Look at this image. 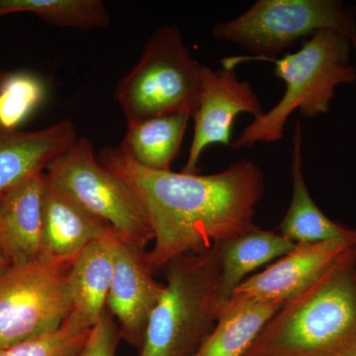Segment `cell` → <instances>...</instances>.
Here are the masks:
<instances>
[{
	"instance_id": "obj_1",
	"label": "cell",
	"mask_w": 356,
	"mask_h": 356,
	"mask_svg": "<svg viewBox=\"0 0 356 356\" xmlns=\"http://www.w3.org/2000/svg\"><path fill=\"white\" fill-rule=\"evenodd\" d=\"M98 159L129 185L146 210L154 243L147 261L154 274L175 257L209 250L254 226L264 177L252 161L200 175L143 168L119 147H105Z\"/></svg>"
},
{
	"instance_id": "obj_2",
	"label": "cell",
	"mask_w": 356,
	"mask_h": 356,
	"mask_svg": "<svg viewBox=\"0 0 356 356\" xmlns=\"http://www.w3.org/2000/svg\"><path fill=\"white\" fill-rule=\"evenodd\" d=\"M356 247L288 300L245 356H355Z\"/></svg>"
},
{
	"instance_id": "obj_3",
	"label": "cell",
	"mask_w": 356,
	"mask_h": 356,
	"mask_svg": "<svg viewBox=\"0 0 356 356\" xmlns=\"http://www.w3.org/2000/svg\"><path fill=\"white\" fill-rule=\"evenodd\" d=\"M161 271L165 289L149 316L139 356H195L220 313V243L175 257Z\"/></svg>"
},
{
	"instance_id": "obj_4",
	"label": "cell",
	"mask_w": 356,
	"mask_h": 356,
	"mask_svg": "<svg viewBox=\"0 0 356 356\" xmlns=\"http://www.w3.org/2000/svg\"><path fill=\"white\" fill-rule=\"evenodd\" d=\"M351 50L350 35L325 29L304 40L296 53L266 60L275 65L274 74L284 81V95L270 111L243 129L232 147L282 139L288 118L296 110L309 118L327 113L337 86L356 81Z\"/></svg>"
},
{
	"instance_id": "obj_5",
	"label": "cell",
	"mask_w": 356,
	"mask_h": 356,
	"mask_svg": "<svg viewBox=\"0 0 356 356\" xmlns=\"http://www.w3.org/2000/svg\"><path fill=\"white\" fill-rule=\"evenodd\" d=\"M203 72L177 26H163L147 41L138 64L119 81L116 99L128 124L178 112L193 117Z\"/></svg>"
},
{
	"instance_id": "obj_6",
	"label": "cell",
	"mask_w": 356,
	"mask_h": 356,
	"mask_svg": "<svg viewBox=\"0 0 356 356\" xmlns=\"http://www.w3.org/2000/svg\"><path fill=\"white\" fill-rule=\"evenodd\" d=\"M350 35L356 29L355 11L339 0H259L242 15L219 23L213 36L233 42L254 56L222 58L224 67L235 69L248 60L277 58L281 51L321 30Z\"/></svg>"
},
{
	"instance_id": "obj_7",
	"label": "cell",
	"mask_w": 356,
	"mask_h": 356,
	"mask_svg": "<svg viewBox=\"0 0 356 356\" xmlns=\"http://www.w3.org/2000/svg\"><path fill=\"white\" fill-rule=\"evenodd\" d=\"M46 170L53 184L106 222L122 242L144 250L153 242V229L140 199L96 158L90 140L77 139Z\"/></svg>"
},
{
	"instance_id": "obj_8",
	"label": "cell",
	"mask_w": 356,
	"mask_h": 356,
	"mask_svg": "<svg viewBox=\"0 0 356 356\" xmlns=\"http://www.w3.org/2000/svg\"><path fill=\"white\" fill-rule=\"evenodd\" d=\"M72 264L42 254L0 274V350L62 327L72 312Z\"/></svg>"
},
{
	"instance_id": "obj_9",
	"label": "cell",
	"mask_w": 356,
	"mask_h": 356,
	"mask_svg": "<svg viewBox=\"0 0 356 356\" xmlns=\"http://www.w3.org/2000/svg\"><path fill=\"white\" fill-rule=\"evenodd\" d=\"M243 112L254 118L264 114L250 83L241 81L235 69L204 67L202 91L193 115V140L182 172L197 173L201 154L211 145L231 146L234 122Z\"/></svg>"
},
{
	"instance_id": "obj_10",
	"label": "cell",
	"mask_w": 356,
	"mask_h": 356,
	"mask_svg": "<svg viewBox=\"0 0 356 356\" xmlns=\"http://www.w3.org/2000/svg\"><path fill=\"white\" fill-rule=\"evenodd\" d=\"M163 289L165 284L154 278L146 250L123 243L116 236L113 278L106 309L119 325L122 339L138 350Z\"/></svg>"
},
{
	"instance_id": "obj_11",
	"label": "cell",
	"mask_w": 356,
	"mask_h": 356,
	"mask_svg": "<svg viewBox=\"0 0 356 356\" xmlns=\"http://www.w3.org/2000/svg\"><path fill=\"white\" fill-rule=\"evenodd\" d=\"M356 241L297 243L261 273L245 278L229 302L278 301L285 303L311 286Z\"/></svg>"
},
{
	"instance_id": "obj_12",
	"label": "cell",
	"mask_w": 356,
	"mask_h": 356,
	"mask_svg": "<svg viewBox=\"0 0 356 356\" xmlns=\"http://www.w3.org/2000/svg\"><path fill=\"white\" fill-rule=\"evenodd\" d=\"M77 139L76 127L70 120L34 132L0 127V197L44 172Z\"/></svg>"
},
{
	"instance_id": "obj_13",
	"label": "cell",
	"mask_w": 356,
	"mask_h": 356,
	"mask_svg": "<svg viewBox=\"0 0 356 356\" xmlns=\"http://www.w3.org/2000/svg\"><path fill=\"white\" fill-rule=\"evenodd\" d=\"M111 229L46 175L42 254L72 262L89 243L103 238Z\"/></svg>"
},
{
	"instance_id": "obj_14",
	"label": "cell",
	"mask_w": 356,
	"mask_h": 356,
	"mask_svg": "<svg viewBox=\"0 0 356 356\" xmlns=\"http://www.w3.org/2000/svg\"><path fill=\"white\" fill-rule=\"evenodd\" d=\"M44 182L38 173L1 196L0 248L10 266L42 255Z\"/></svg>"
},
{
	"instance_id": "obj_15",
	"label": "cell",
	"mask_w": 356,
	"mask_h": 356,
	"mask_svg": "<svg viewBox=\"0 0 356 356\" xmlns=\"http://www.w3.org/2000/svg\"><path fill=\"white\" fill-rule=\"evenodd\" d=\"M116 236L113 229H110L103 238L89 243L70 267L72 314L89 329L97 324L106 311L113 278Z\"/></svg>"
},
{
	"instance_id": "obj_16",
	"label": "cell",
	"mask_w": 356,
	"mask_h": 356,
	"mask_svg": "<svg viewBox=\"0 0 356 356\" xmlns=\"http://www.w3.org/2000/svg\"><path fill=\"white\" fill-rule=\"evenodd\" d=\"M302 142L301 124L297 122L293 142L291 202L278 232L294 243L356 241V229L325 216L309 193L302 170Z\"/></svg>"
},
{
	"instance_id": "obj_17",
	"label": "cell",
	"mask_w": 356,
	"mask_h": 356,
	"mask_svg": "<svg viewBox=\"0 0 356 356\" xmlns=\"http://www.w3.org/2000/svg\"><path fill=\"white\" fill-rule=\"evenodd\" d=\"M294 247L295 243L280 232L264 231L255 226L242 235L220 243V311L231 300L236 288L242 284L248 274L274 259H280Z\"/></svg>"
},
{
	"instance_id": "obj_18",
	"label": "cell",
	"mask_w": 356,
	"mask_h": 356,
	"mask_svg": "<svg viewBox=\"0 0 356 356\" xmlns=\"http://www.w3.org/2000/svg\"><path fill=\"white\" fill-rule=\"evenodd\" d=\"M278 301L228 302L195 356H245L268 321L283 305Z\"/></svg>"
},
{
	"instance_id": "obj_19",
	"label": "cell",
	"mask_w": 356,
	"mask_h": 356,
	"mask_svg": "<svg viewBox=\"0 0 356 356\" xmlns=\"http://www.w3.org/2000/svg\"><path fill=\"white\" fill-rule=\"evenodd\" d=\"M191 117L188 112H178L128 124L127 133L119 147L143 168L170 170Z\"/></svg>"
},
{
	"instance_id": "obj_20",
	"label": "cell",
	"mask_w": 356,
	"mask_h": 356,
	"mask_svg": "<svg viewBox=\"0 0 356 356\" xmlns=\"http://www.w3.org/2000/svg\"><path fill=\"white\" fill-rule=\"evenodd\" d=\"M33 13L51 25L77 29L108 28L109 11L102 0H0V17Z\"/></svg>"
},
{
	"instance_id": "obj_21",
	"label": "cell",
	"mask_w": 356,
	"mask_h": 356,
	"mask_svg": "<svg viewBox=\"0 0 356 356\" xmlns=\"http://www.w3.org/2000/svg\"><path fill=\"white\" fill-rule=\"evenodd\" d=\"M44 91V83L35 74H6L0 83V127L18 129L38 108Z\"/></svg>"
},
{
	"instance_id": "obj_22",
	"label": "cell",
	"mask_w": 356,
	"mask_h": 356,
	"mask_svg": "<svg viewBox=\"0 0 356 356\" xmlns=\"http://www.w3.org/2000/svg\"><path fill=\"white\" fill-rule=\"evenodd\" d=\"M90 331L70 314L57 331L0 350V356H70L83 343Z\"/></svg>"
},
{
	"instance_id": "obj_23",
	"label": "cell",
	"mask_w": 356,
	"mask_h": 356,
	"mask_svg": "<svg viewBox=\"0 0 356 356\" xmlns=\"http://www.w3.org/2000/svg\"><path fill=\"white\" fill-rule=\"evenodd\" d=\"M121 339L119 325L106 309L83 343L70 356H115Z\"/></svg>"
},
{
	"instance_id": "obj_24",
	"label": "cell",
	"mask_w": 356,
	"mask_h": 356,
	"mask_svg": "<svg viewBox=\"0 0 356 356\" xmlns=\"http://www.w3.org/2000/svg\"><path fill=\"white\" fill-rule=\"evenodd\" d=\"M9 266H10V264L7 261L3 252H2L1 248H0V274L6 271Z\"/></svg>"
},
{
	"instance_id": "obj_25",
	"label": "cell",
	"mask_w": 356,
	"mask_h": 356,
	"mask_svg": "<svg viewBox=\"0 0 356 356\" xmlns=\"http://www.w3.org/2000/svg\"><path fill=\"white\" fill-rule=\"evenodd\" d=\"M350 38L351 46H353V50L355 51L356 55V29L353 30V31L350 33Z\"/></svg>"
},
{
	"instance_id": "obj_26",
	"label": "cell",
	"mask_w": 356,
	"mask_h": 356,
	"mask_svg": "<svg viewBox=\"0 0 356 356\" xmlns=\"http://www.w3.org/2000/svg\"><path fill=\"white\" fill-rule=\"evenodd\" d=\"M4 76H6V72H4L3 70L0 69V83H1L2 79H3Z\"/></svg>"
},
{
	"instance_id": "obj_27",
	"label": "cell",
	"mask_w": 356,
	"mask_h": 356,
	"mask_svg": "<svg viewBox=\"0 0 356 356\" xmlns=\"http://www.w3.org/2000/svg\"><path fill=\"white\" fill-rule=\"evenodd\" d=\"M0 208H1V197H0Z\"/></svg>"
},
{
	"instance_id": "obj_28",
	"label": "cell",
	"mask_w": 356,
	"mask_h": 356,
	"mask_svg": "<svg viewBox=\"0 0 356 356\" xmlns=\"http://www.w3.org/2000/svg\"><path fill=\"white\" fill-rule=\"evenodd\" d=\"M356 356V355H355Z\"/></svg>"
}]
</instances>
